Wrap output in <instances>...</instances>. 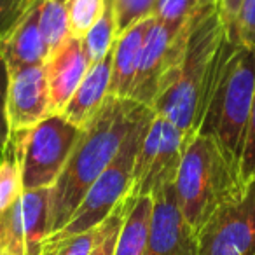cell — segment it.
I'll list each match as a JSON object with an SVG mask.
<instances>
[{
	"label": "cell",
	"instance_id": "cell-1",
	"mask_svg": "<svg viewBox=\"0 0 255 255\" xmlns=\"http://www.w3.org/2000/svg\"><path fill=\"white\" fill-rule=\"evenodd\" d=\"M233 46L234 40L215 7L196 16L189 25L180 63L154 102V112L180 128L189 138L194 136L199 131L219 72Z\"/></svg>",
	"mask_w": 255,
	"mask_h": 255
},
{
	"label": "cell",
	"instance_id": "cell-2",
	"mask_svg": "<svg viewBox=\"0 0 255 255\" xmlns=\"http://www.w3.org/2000/svg\"><path fill=\"white\" fill-rule=\"evenodd\" d=\"M145 109L149 107L129 98L109 95L95 117L82 128L63 171L51 187L49 236L67 226L88 189L116 157L131 126Z\"/></svg>",
	"mask_w": 255,
	"mask_h": 255
},
{
	"label": "cell",
	"instance_id": "cell-3",
	"mask_svg": "<svg viewBox=\"0 0 255 255\" xmlns=\"http://www.w3.org/2000/svg\"><path fill=\"white\" fill-rule=\"evenodd\" d=\"M247 189L241 168L212 136L196 133L185 145L175 180L178 208L198 234L217 210Z\"/></svg>",
	"mask_w": 255,
	"mask_h": 255
},
{
	"label": "cell",
	"instance_id": "cell-4",
	"mask_svg": "<svg viewBox=\"0 0 255 255\" xmlns=\"http://www.w3.org/2000/svg\"><path fill=\"white\" fill-rule=\"evenodd\" d=\"M255 98V49L234 42L213 86L199 131L240 164Z\"/></svg>",
	"mask_w": 255,
	"mask_h": 255
},
{
	"label": "cell",
	"instance_id": "cell-5",
	"mask_svg": "<svg viewBox=\"0 0 255 255\" xmlns=\"http://www.w3.org/2000/svg\"><path fill=\"white\" fill-rule=\"evenodd\" d=\"M152 116V109L143 110V114L135 121L128 136L124 138L119 152L110 161L105 171L96 178L95 184L88 189V192L75 208L74 215L70 217L67 226L46 240H58V238H67L72 234L95 229L112 213V210L121 201H124L129 196L133 185L135 157L138 152L140 142L143 138V133L147 129V124L150 123Z\"/></svg>",
	"mask_w": 255,
	"mask_h": 255
},
{
	"label": "cell",
	"instance_id": "cell-6",
	"mask_svg": "<svg viewBox=\"0 0 255 255\" xmlns=\"http://www.w3.org/2000/svg\"><path fill=\"white\" fill-rule=\"evenodd\" d=\"M82 128L53 114L30 129L12 133L11 143L21 173L23 191L51 189L63 171Z\"/></svg>",
	"mask_w": 255,
	"mask_h": 255
},
{
	"label": "cell",
	"instance_id": "cell-7",
	"mask_svg": "<svg viewBox=\"0 0 255 255\" xmlns=\"http://www.w3.org/2000/svg\"><path fill=\"white\" fill-rule=\"evenodd\" d=\"M187 142L189 136L180 128L154 112L136 152L133 185L128 198H152L175 185Z\"/></svg>",
	"mask_w": 255,
	"mask_h": 255
},
{
	"label": "cell",
	"instance_id": "cell-8",
	"mask_svg": "<svg viewBox=\"0 0 255 255\" xmlns=\"http://www.w3.org/2000/svg\"><path fill=\"white\" fill-rule=\"evenodd\" d=\"M189 25L191 21L178 32H173L156 18L152 19V25L140 49L129 100L152 109L154 102L166 86L170 75L180 63L185 42H187Z\"/></svg>",
	"mask_w": 255,
	"mask_h": 255
},
{
	"label": "cell",
	"instance_id": "cell-9",
	"mask_svg": "<svg viewBox=\"0 0 255 255\" xmlns=\"http://www.w3.org/2000/svg\"><path fill=\"white\" fill-rule=\"evenodd\" d=\"M198 255H255V178L196 234Z\"/></svg>",
	"mask_w": 255,
	"mask_h": 255
},
{
	"label": "cell",
	"instance_id": "cell-10",
	"mask_svg": "<svg viewBox=\"0 0 255 255\" xmlns=\"http://www.w3.org/2000/svg\"><path fill=\"white\" fill-rule=\"evenodd\" d=\"M51 189L23 191L9 208L0 212V250L40 255L49 236Z\"/></svg>",
	"mask_w": 255,
	"mask_h": 255
},
{
	"label": "cell",
	"instance_id": "cell-11",
	"mask_svg": "<svg viewBox=\"0 0 255 255\" xmlns=\"http://www.w3.org/2000/svg\"><path fill=\"white\" fill-rule=\"evenodd\" d=\"M49 116H53V110L44 65L11 72L7 79V121L11 135L30 129Z\"/></svg>",
	"mask_w": 255,
	"mask_h": 255
},
{
	"label": "cell",
	"instance_id": "cell-12",
	"mask_svg": "<svg viewBox=\"0 0 255 255\" xmlns=\"http://www.w3.org/2000/svg\"><path fill=\"white\" fill-rule=\"evenodd\" d=\"M152 199L145 255H198V240L182 217L175 185L152 196Z\"/></svg>",
	"mask_w": 255,
	"mask_h": 255
},
{
	"label": "cell",
	"instance_id": "cell-13",
	"mask_svg": "<svg viewBox=\"0 0 255 255\" xmlns=\"http://www.w3.org/2000/svg\"><path fill=\"white\" fill-rule=\"evenodd\" d=\"M91 65L93 61L89 60L84 40L72 35L47 58L44 68L53 114H61Z\"/></svg>",
	"mask_w": 255,
	"mask_h": 255
},
{
	"label": "cell",
	"instance_id": "cell-14",
	"mask_svg": "<svg viewBox=\"0 0 255 255\" xmlns=\"http://www.w3.org/2000/svg\"><path fill=\"white\" fill-rule=\"evenodd\" d=\"M49 58V49L39 25V4H33L21 19L0 39V60L7 72L19 68L44 65Z\"/></svg>",
	"mask_w": 255,
	"mask_h": 255
},
{
	"label": "cell",
	"instance_id": "cell-15",
	"mask_svg": "<svg viewBox=\"0 0 255 255\" xmlns=\"http://www.w3.org/2000/svg\"><path fill=\"white\" fill-rule=\"evenodd\" d=\"M112 58L114 47L107 53L103 60L95 61L89 67L79 88L75 89L72 98L61 110V116L72 124L84 128L107 100L110 89V77H112Z\"/></svg>",
	"mask_w": 255,
	"mask_h": 255
},
{
	"label": "cell",
	"instance_id": "cell-16",
	"mask_svg": "<svg viewBox=\"0 0 255 255\" xmlns=\"http://www.w3.org/2000/svg\"><path fill=\"white\" fill-rule=\"evenodd\" d=\"M152 19H143L135 26L128 28L117 37L114 44V58H112V77H110L109 95L116 98H129L133 82H135L136 63H138L140 49H142L143 39L149 32Z\"/></svg>",
	"mask_w": 255,
	"mask_h": 255
},
{
	"label": "cell",
	"instance_id": "cell-17",
	"mask_svg": "<svg viewBox=\"0 0 255 255\" xmlns=\"http://www.w3.org/2000/svg\"><path fill=\"white\" fill-rule=\"evenodd\" d=\"M154 199L150 196L128 198V210L117 236L114 255H145Z\"/></svg>",
	"mask_w": 255,
	"mask_h": 255
},
{
	"label": "cell",
	"instance_id": "cell-18",
	"mask_svg": "<svg viewBox=\"0 0 255 255\" xmlns=\"http://www.w3.org/2000/svg\"><path fill=\"white\" fill-rule=\"evenodd\" d=\"M37 4H39V25L51 56L70 37L68 30L70 0H37Z\"/></svg>",
	"mask_w": 255,
	"mask_h": 255
},
{
	"label": "cell",
	"instance_id": "cell-19",
	"mask_svg": "<svg viewBox=\"0 0 255 255\" xmlns=\"http://www.w3.org/2000/svg\"><path fill=\"white\" fill-rule=\"evenodd\" d=\"M86 51L89 54V60L95 63L107 56L117 40V21H116V7L114 0H105L102 16L98 21L91 26L88 33L82 37Z\"/></svg>",
	"mask_w": 255,
	"mask_h": 255
},
{
	"label": "cell",
	"instance_id": "cell-20",
	"mask_svg": "<svg viewBox=\"0 0 255 255\" xmlns=\"http://www.w3.org/2000/svg\"><path fill=\"white\" fill-rule=\"evenodd\" d=\"M210 7H215V0H157L154 18L170 30L178 32Z\"/></svg>",
	"mask_w": 255,
	"mask_h": 255
},
{
	"label": "cell",
	"instance_id": "cell-21",
	"mask_svg": "<svg viewBox=\"0 0 255 255\" xmlns=\"http://www.w3.org/2000/svg\"><path fill=\"white\" fill-rule=\"evenodd\" d=\"M21 173H19V166L18 161H16L12 143L9 140L7 149H5L4 156L0 159V212L9 208L21 196Z\"/></svg>",
	"mask_w": 255,
	"mask_h": 255
},
{
	"label": "cell",
	"instance_id": "cell-22",
	"mask_svg": "<svg viewBox=\"0 0 255 255\" xmlns=\"http://www.w3.org/2000/svg\"><path fill=\"white\" fill-rule=\"evenodd\" d=\"M126 210H128V198L124 201H121L112 210V213L96 227V240L89 255H114L117 236H119Z\"/></svg>",
	"mask_w": 255,
	"mask_h": 255
},
{
	"label": "cell",
	"instance_id": "cell-23",
	"mask_svg": "<svg viewBox=\"0 0 255 255\" xmlns=\"http://www.w3.org/2000/svg\"><path fill=\"white\" fill-rule=\"evenodd\" d=\"M105 0H70L68 11V30L72 37H82L102 16Z\"/></svg>",
	"mask_w": 255,
	"mask_h": 255
},
{
	"label": "cell",
	"instance_id": "cell-24",
	"mask_svg": "<svg viewBox=\"0 0 255 255\" xmlns=\"http://www.w3.org/2000/svg\"><path fill=\"white\" fill-rule=\"evenodd\" d=\"M157 0H114L117 37L143 19L154 18Z\"/></svg>",
	"mask_w": 255,
	"mask_h": 255
},
{
	"label": "cell",
	"instance_id": "cell-25",
	"mask_svg": "<svg viewBox=\"0 0 255 255\" xmlns=\"http://www.w3.org/2000/svg\"><path fill=\"white\" fill-rule=\"evenodd\" d=\"M95 240L96 227L67 238L46 240L40 255H89L93 250V245H95Z\"/></svg>",
	"mask_w": 255,
	"mask_h": 255
},
{
	"label": "cell",
	"instance_id": "cell-26",
	"mask_svg": "<svg viewBox=\"0 0 255 255\" xmlns=\"http://www.w3.org/2000/svg\"><path fill=\"white\" fill-rule=\"evenodd\" d=\"M229 37L236 44L255 49V0H243L236 21L229 30Z\"/></svg>",
	"mask_w": 255,
	"mask_h": 255
},
{
	"label": "cell",
	"instance_id": "cell-27",
	"mask_svg": "<svg viewBox=\"0 0 255 255\" xmlns=\"http://www.w3.org/2000/svg\"><path fill=\"white\" fill-rule=\"evenodd\" d=\"M33 0H0V39L25 16Z\"/></svg>",
	"mask_w": 255,
	"mask_h": 255
},
{
	"label": "cell",
	"instance_id": "cell-28",
	"mask_svg": "<svg viewBox=\"0 0 255 255\" xmlns=\"http://www.w3.org/2000/svg\"><path fill=\"white\" fill-rule=\"evenodd\" d=\"M7 68L0 60V156H4L11 140V128L7 121Z\"/></svg>",
	"mask_w": 255,
	"mask_h": 255
},
{
	"label": "cell",
	"instance_id": "cell-29",
	"mask_svg": "<svg viewBox=\"0 0 255 255\" xmlns=\"http://www.w3.org/2000/svg\"><path fill=\"white\" fill-rule=\"evenodd\" d=\"M241 173L247 182L255 178V98L250 114V123H248L247 138H245L243 156H241Z\"/></svg>",
	"mask_w": 255,
	"mask_h": 255
},
{
	"label": "cell",
	"instance_id": "cell-30",
	"mask_svg": "<svg viewBox=\"0 0 255 255\" xmlns=\"http://www.w3.org/2000/svg\"><path fill=\"white\" fill-rule=\"evenodd\" d=\"M241 2H243V0H215V11H217V14H219L220 21H222L224 26L227 28V32L233 28L234 21H236Z\"/></svg>",
	"mask_w": 255,
	"mask_h": 255
},
{
	"label": "cell",
	"instance_id": "cell-31",
	"mask_svg": "<svg viewBox=\"0 0 255 255\" xmlns=\"http://www.w3.org/2000/svg\"><path fill=\"white\" fill-rule=\"evenodd\" d=\"M0 255H21L18 252H12V250H0Z\"/></svg>",
	"mask_w": 255,
	"mask_h": 255
}]
</instances>
